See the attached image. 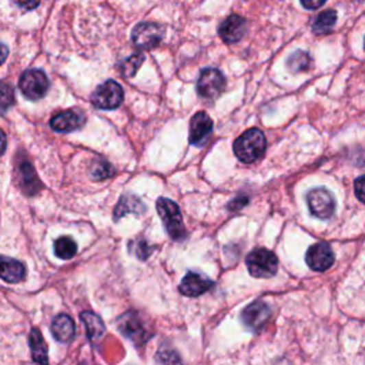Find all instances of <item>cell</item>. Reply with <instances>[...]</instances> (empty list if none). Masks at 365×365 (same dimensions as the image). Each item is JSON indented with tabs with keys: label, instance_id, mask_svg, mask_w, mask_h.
Wrapping results in <instances>:
<instances>
[{
	"label": "cell",
	"instance_id": "obj_1",
	"mask_svg": "<svg viewBox=\"0 0 365 365\" xmlns=\"http://www.w3.org/2000/svg\"><path fill=\"white\" fill-rule=\"evenodd\" d=\"M267 149V140L260 129H250L234 141V154L243 163L260 160Z\"/></svg>",
	"mask_w": 365,
	"mask_h": 365
},
{
	"label": "cell",
	"instance_id": "obj_2",
	"mask_svg": "<svg viewBox=\"0 0 365 365\" xmlns=\"http://www.w3.org/2000/svg\"><path fill=\"white\" fill-rule=\"evenodd\" d=\"M157 213L161 218L163 226L167 234L174 242H185L187 239V231L182 223L180 207L170 198L160 197L156 203Z\"/></svg>",
	"mask_w": 365,
	"mask_h": 365
},
{
	"label": "cell",
	"instance_id": "obj_3",
	"mask_svg": "<svg viewBox=\"0 0 365 365\" xmlns=\"http://www.w3.org/2000/svg\"><path fill=\"white\" fill-rule=\"evenodd\" d=\"M248 272L255 279H270L279 271L277 255L267 248H255L246 260Z\"/></svg>",
	"mask_w": 365,
	"mask_h": 365
},
{
	"label": "cell",
	"instance_id": "obj_4",
	"mask_svg": "<svg viewBox=\"0 0 365 365\" xmlns=\"http://www.w3.org/2000/svg\"><path fill=\"white\" fill-rule=\"evenodd\" d=\"M123 100V87L115 80L104 82L91 95V103H93L96 108H100V110H115V108L120 107Z\"/></svg>",
	"mask_w": 365,
	"mask_h": 365
},
{
	"label": "cell",
	"instance_id": "obj_5",
	"mask_svg": "<svg viewBox=\"0 0 365 365\" xmlns=\"http://www.w3.org/2000/svg\"><path fill=\"white\" fill-rule=\"evenodd\" d=\"M307 203L309 213L320 220H328L335 213V197L324 187H317L309 191L307 196Z\"/></svg>",
	"mask_w": 365,
	"mask_h": 365
},
{
	"label": "cell",
	"instance_id": "obj_6",
	"mask_svg": "<svg viewBox=\"0 0 365 365\" xmlns=\"http://www.w3.org/2000/svg\"><path fill=\"white\" fill-rule=\"evenodd\" d=\"M19 87L26 99L36 102L46 96L49 90V79L45 71L39 69H30L22 75Z\"/></svg>",
	"mask_w": 365,
	"mask_h": 365
},
{
	"label": "cell",
	"instance_id": "obj_7",
	"mask_svg": "<svg viewBox=\"0 0 365 365\" xmlns=\"http://www.w3.org/2000/svg\"><path fill=\"white\" fill-rule=\"evenodd\" d=\"M226 89V78L218 69H204L197 82V93L206 100H215Z\"/></svg>",
	"mask_w": 365,
	"mask_h": 365
},
{
	"label": "cell",
	"instance_id": "obj_8",
	"mask_svg": "<svg viewBox=\"0 0 365 365\" xmlns=\"http://www.w3.org/2000/svg\"><path fill=\"white\" fill-rule=\"evenodd\" d=\"M117 328L126 338H129L136 345L144 344L152 337V333H149L143 320L136 311H129L120 316L117 320Z\"/></svg>",
	"mask_w": 365,
	"mask_h": 365
},
{
	"label": "cell",
	"instance_id": "obj_9",
	"mask_svg": "<svg viewBox=\"0 0 365 365\" xmlns=\"http://www.w3.org/2000/svg\"><path fill=\"white\" fill-rule=\"evenodd\" d=\"M132 40L137 49L141 50L154 49L163 40V27L152 22L140 23L133 29Z\"/></svg>",
	"mask_w": 365,
	"mask_h": 365
},
{
	"label": "cell",
	"instance_id": "obj_10",
	"mask_svg": "<svg viewBox=\"0 0 365 365\" xmlns=\"http://www.w3.org/2000/svg\"><path fill=\"white\" fill-rule=\"evenodd\" d=\"M334 260H335L334 251L331 246L325 242L313 244L305 254V263L308 264V267L313 271L318 272L327 271L334 264Z\"/></svg>",
	"mask_w": 365,
	"mask_h": 365
},
{
	"label": "cell",
	"instance_id": "obj_11",
	"mask_svg": "<svg viewBox=\"0 0 365 365\" xmlns=\"http://www.w3.org/2000/svg\"><path fill=\"white\" fill-rule=\"evenodd\" d=\"M240 317L242 322L248 328V330L259 333L268 322L271 317V308L264 301H254L243 309Z\"/></svg>",
	"mask_w": 365,
	"mask_h": 365
},
{
	"label": "cell",
	"instance_id": "obj_12",
	"mask_svg": "<svg viewBox=\"0 0 365 365\" xmlns=\"http://www.w3.org/2000/svg\"><path fill=\"white\" fill-rule=\"evenodd\" d=\"M213 132V120L206 112H198L190 121V143L197 148L206 144Z\"/></svg>",
	"mask_w": 365,
	"mask_h": 365
},
{
	"label": "cell",
	"instance_id": "obj_13",
	"mask_svg": "<svg viewBox=\"0 0 365 365\" xmlns=\"http://www.w3.org/2000/svg\"><path fill=\"white\" fill-rule=\"evenodd\" d=\"M86 123V117L79 110H64L53 116L50 120V127L54 132L59 133H70L79 130Z\"/></svg>",
	"mask_w": 365,
	"mask_h": 365
},
{
	"label": "cell",
	"instance_id": "obj_14",
	"mask_svg": "<svg viewBox=\"0 0 365 365\" xmlns=\"http://www.w3.org/2000/svg\"><path fill=\"white\" fill-rule=\"evenodd\" d=\"M214 283L200 272H189L187 276L181 280L180 293L186 297H200L213 288Z\"/></svg>",
	"mask_w": 365,
	"mask_h": 365
},
{
	"label": "cell",
	"instance_id": "obj_15",
	"mask_svg": "<svg viewBox=\"0 0 365 365\" xmlns=\"http://www.w3.org/2000/svg\"><path fill=\"white\" fill-rule=\"evenodd\" d=\"M247 32V21L239 14H231L222 23L218 33L226 43H235L244 38Z\"/></svg>",
	"mask_w": 365,
	"mask_h": 365
},
{
	"label": "cell",
	"instance_id": "obj_16",
	"mask_svg": "<svg viewBox=\"0 0 365 365\" xmlns=\"http://www.w3.org/2000/svg\"><path fill=\"white\" fill-rule=\"evenodd\" d=\"M17 160L19 161L16 163V170L17 174H19V186L27 196H34L42 189L40 180L38 178V174H36L30 161H27L26 158Z\"/></svg>",
	"mask_w": 365,
	"mask_h": 365
},
{
	"label": "cell",
	"instance_id": "obj_17",
	"mask_svg": "<svg viewBox=\"0 0 365 365\" xmlns=\"http://www.w3.org/2000/svg\"><path fill=\"white\" fill-rule=\"evenodd\" d=\"M26 277V267L14 259L0 255V279L6 283H21Z\"/></svg>",
	"mask_w": 365,
	"mask_h": 365
},
{
	"label": "cell",
	"instance_id": "obj_18",
	"mask_svg": "<svg viewBox=\"0 0 365 365\" xmlns=\"http://www.w3.org/2000/svg\"><path fill=\"white\" fill-rule=\"evenodd\" d=\"M51 334L59 342H70L76 335V324L67 314H60L51 322Z\"/></svg>",
	"mask_w": 365,
	"mask_h": 365
},
{
	"label": "cell",
	"instance_id": "obj_19",
	"mask_svg": "<svg viewBox=\"0 0 365 365\" xmlns=\"http://www.w3.org/2000/svg\"><path fill=\"white\" fill-rule=\"evenodd\" d=\"M145 211V206L141 200L133 194H123L113 211L115 222H119L126 214L141 215Z\"/></svg>",
	"mask_w": 365,
	"mask_h": 365
},
{
	"label": "cell",
	"instance_id": "obj_20",
	"mask_svg": "<svg viewBox=\"0 0 365 365\" xmlns=\"http://www.w3.org/2000/svg\"><path fill=\"white\" fill-rule=\"evenodd\" d=\"M80 318L86 327V331H87V338L90 340V342L97 344L106 331V327L103 320L91 311H83L80 314Z\"/></svg>",
	"mask_w": 365,
	"mask_h": 365
},
{
	"label": "cell",
	"instance_id": "obj_21",
	"mask_svg": "<svg viewBox=\"0 0 365 365\" xmlns=\"http://www.w3.org/2000/svg\"><path fill=\"white\" fill-rule=\"evenodd\" d=\"M29 345L32 350V358L34 362L39 364H47L49 357H47V345L45 342V338L38 328H33L30 335H29Z\"/></svg>",
	"mask_w": 365,
	"mask_h": 365
},
{
	"label": "cell",
	"instance_id": "obj_22",
	"mask_svg": "<svg viewBox=\"0 0 365 365\" xmlns=\"http://www.w3.org/2000/svg\"><path fill=\"white\" fill-rule=\"evenodd\" d=\"M78 252V244L76 242L71 239V237H59V239L54 242V254L58 255L62 260H70L76 255Z\"/></svg>",
	"mask_w": 365,
	"mask_h": 365
},
{
	"label": "cell",
	"instance_id": "obj_23",
	"mask_svg": "<svg viewBox=\"0 0 365 365\" xmlns=\"http://www.w3.org/2000/svg\"><path fill=\"white\" fill-rule=\"evenodd\" d=\"M337 22V12L335 10H324L317 16V19L314 21L313 29L314 33L317 34H327L330 33Z\"/></svg>",
	"mask_w": 365,
	"mask_h": 365
},
{
	"label": "cell",
	"instance_id": "obj_24",
	"mask_svg": "<svg viewBox=\"0 0 365 365\" xmlns=\"http://www.w3.org/2000/svg\"><path fill=\"white\" fill-rule=\"evenodd\" d=\"M309 64H311V58L307 51L298 50L296 53L291 54L287 60V67L291 73H301L309 69Z\"/></svg>",
	"mask_w": 365,
	"mask_h": 365
},
{
	"label": "cell",
	"instance_id": "obj_25",
	"mask_svg": "<svg viewBox=\"0 0 365 365\" xmlns=\"http://www.w3.org/2000/svg\"><path fill=\"white\" fill-rule=\"evenodd\" d=\"M13 104L14 89L6 82H0V115H5Z\"/></svg>",
	"mask_w": 365,
	"mask_h": 365
},
{
	"label": "cell",
	"instance_id": "obj_26",
	"mask_svg": "<svg viewBox=\"0 0 365 365\" xmlns=\"http://www.w3.org/2000/svg\"><path fill=\"white\" fill-rule=\"evenodd\" d=\"M153 247L148 243V242H145L144 239H133L130 243H129V251L133 254V255H136V257L137 259H140V260H148L149 257H150V255H152V252H153Z\"/></svg>",
	"mask_w": 365,
	"mask_h": 365
},
{
	"label": "cell",
	"instance_id": "obj_27",
	"mask_svg": "<svg viewBox=\"0 0 365 365\" xmlns=\"http://www.w3.org/2000/svg\"><path fill=\"white\" fill-rule=\"evenodd\" d=\"M113 173L115 169L104 158H99L93 163V166H91V178L97 181L112 177Z\"/></svg>",
	"mask_w": 365,
	"mask_h": 365
},
{
	"label": "cell",
	"instance_id": "obj_28",
	"mask_svg": "<svg viewBox=\"0 0 365 365\" xmlns=\"http://www.w3.org/2000/svg\"><path fill=\"white\" fill-rule=\"evenodd\" d=\"M144 62V56L140 53V54H133V56H130L129 59H126L123 63H121V75L124 78H133L137 70L140 69V66L143 64Z\"/></svg>",
	"mask_w": 365,
	"mask_h": 365
},
{
	"label": "cell",
	"instance_id": "obj_29",
	"mask_svg": "<svg viewBox=\"0 0 365 365\" xmlns=\"http://www.w3.org/2000/svg\"><path fill=\"white\" fill-rule=\"evenodd\" d=\"M12 2L16 6H19V8L26 9V10H30V9L38 8L39 3H40V0H12Z\"/></svg>",
	"mask_w": 365,
	"mask_h": 365
},
{
	"label": "cell",
	"instance_id": "obj_30",
	"mask_svg": "<svg viewBox=\"0 0 365 365\" xmlns=\"http://www.w3.org/2000/svg\"><path fill=\"white\" fill-rule=\"evenodd\" d=\"M300 2L303 3L304 8L316 10V9H320L321 6H324V3L327 2V0H300Z\"/></svg>",
	"mask_w": 365,
	"mask_h": 365
},
{
	"label": "cell",
	"instance_id": "obj_31",
	"mask_svg": "<svg viewBox=\"0 0 365 365\" xmlns=\"http://www.w3.org/2000/svg\"><path fill=\"white\" fill-rule=\"evenodd\" d=\"M354 187H355V194H357L358 200H360L361 203H364V196H362V194H364V177H362V176H360V177L355 180Z\"/></svg>",
	"mask_w": 365,
	"mask_h": 365
},
{
	"label": "cell",
	"instance_id": "obj_32",
	"mask_svg": "<svg viewBox=\"0 0 365 365\" xmlns=\"http://www.w3.org/2000/svg\"><path fill=\"white\" fill-rule=\"evenodd\" d=\"M247 202H248V198H247V197H246L244 200H242V196H239V197H237V198L234 200L233 203L228 204V209H230V210H239V209H243V207L247 204Z\"/></svg>",
	"mask_w": 365,
	"mask_h": 365
},
{
	"label": "cell",
	"instance_id": "obj_33",
	"mask_svg": "<svg viewBox=\"0 0 365 365\" xmlns=\"http://www.w3.org/2000/svg\"><path fill=\"white\" fill-rule=\"evenodd\" d=\"M9 56V49L8 46H5L3 43H0V64H3L5 60L8 59Z\"/></svg>",
	"mask_w": 365,
	"mask_h": 365
},
{
	"label": "cell",
	"instance_id": "obj_34",
	"mask_svg": "<svg viewBox=\"0 0 365 365\" xmlns=\"http://www.w3.org/2000/svg\"><path fill=\"white\" fill-rule=\"evenodd\" d=\"M6 150V134L5 132L0 129V156H2Z\"/></svg>",
	"mask_w": 365,
	"mask_h": 365
}]
</instances>
